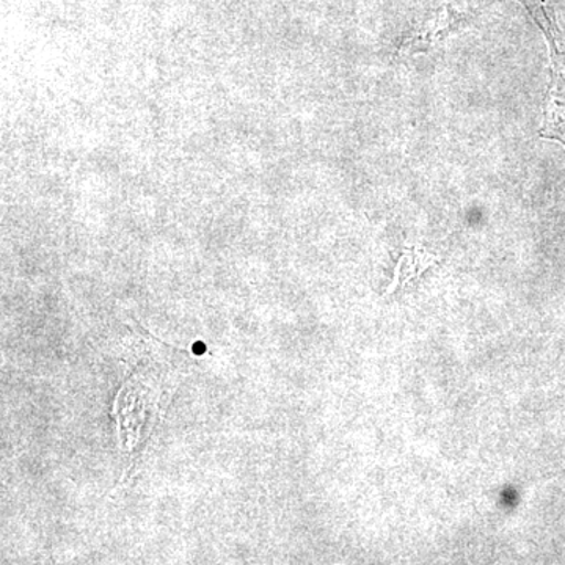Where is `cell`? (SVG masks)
<instances>
[{
    "instance_id": "cell-1",
    "label": "cell",
    "mask_w": 565,
    "mask_h": 565,
    "mask_svg": "<svg viewBox=\"0 0 565 565\" xmlns=\"http://www.w3.org/2000/svg\"><path fill=\"white\" fill-rule=\"evenodd\" d=\"M465 18L451 6L441 7L422 29L408 35L401 43L396 55L399 58H408L419 52L434 50L437 44L444 43L452 32L459 31Z\"/></svg>"
},
{
    "instance_id": "cell-2",
    "label": "cell",
    "mask_w": 565,
    "mask_h": 565,
    "mask_svg": "<svg viewBox=\"0 0 565 565\" xmlns=\"http://www.w3.org/2000/svg\"><path fill=\"white\" fill-rule=\"evenodd\" d=\"M203 344H199V348L193 349V351L202 353L204 351V348H202Z\"/></svg>"
}]
</instances>
